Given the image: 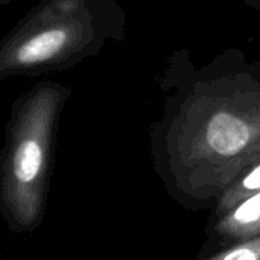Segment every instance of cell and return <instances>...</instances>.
I'll list each match as a JSON object with an SVG mask.
<instances>
[{
	"label": "cell",
	"instance_id": "5b68a950",
	"mask_svg": "<svg viewBox=\"0 0 260 260\" xmlns=\"http://www.w3.org/2000/svg\"><path fill=\"white\" fill-rule=\"evenodd\" d=\"M257 192H260V149L241 175L227 187L224 193H221L218 212L222 216Z\"/></svg>",
	"mask_w": 260,
	"mask_h": 260
},
{
	"label": "cell",
	"instance_id": "6da1fadb",
	"mask_svg": "<svg viewBox=\"0 0 260 260\" xmlns=\"http://www.w3.org/2000/svg\"><path fill=\"white\" fill-rule=\"evenodd\" d=\"M163 134L175 174L193 190L225 192L260 149V59L227 47L198 67L189 49L171 53Z\"/></svg>",
	"mask_w": 260,
	"mask_h": 260
},
{
	"label": "cell",
	"instance_id": "ba28073f",
	"mask_svg": "<svg viewBox=\"0 0 260 260\" xmlns=\"http://www.w3.org/2000/svg\"><path fill=\"white\" fill-rule=\"evenodd\" d=\"M12 2H15V0H0V5H2V6H6V5H9V3H12Z\"/></svg>",
	"mask_w": 260,
	"mask_h": 260
},
{
	"label": "cell",
	"instance_id": "52a82bcc",
	"mask_svg": "<svg viewBox=\"0 0 260 260\" xmlns=\"http://www.w3.org/2000/svg\"><path fill=\"white\" fill-rule=\"evenodd\" d=\"M242 2L247 3L250 8H253V9H256V11L260 12V0H242Z\"/></svg>",
	"mask_w": 260,
	"mask_h": 260
},
{
	"label": "cell",
	"instance_id": "7a4b0ae2",
	"mask_svg": "<svg viewBox=\"0 0 260 260\" xmlns=\"http://www.w3.org/2000/svg\"><path fill=\"white\" fill-rule=\"evenodd\" d=\"M117 0H40L0 43V79L69 70L123 41Z\"/></svg>",
	"mask_w": 260,
	"mask_h": 260
},
{
	"label": "cell",
	"instance_id": "277c9868",
	"mask_svg": "<svg viewBox=\"0 0 260 260\" xmlns=\"http://www.w3.org/2000/svg\"><path fill=\"white\" fill-rule=\"evenodd\" d=\"M218 232L230 239L247 241L260 236V192L221 216Z\"/></svg>",
	"mask_w": 260,
	"mask_h": 260
},
{
	"label": "cell",
	"instance_id": "8992f818",
	"mask_svg": "<svg viewBox=\"0 0 260 260\" xmlns=\"http://www.w3.org/2000/svg\"><path fill=\"white\" fill-rule=\"evenodd\" d=\"M209 260H260V236L242 241L239 245L232 247Z\"/></svg>",
	"mask_w": 260,
	"mask_h": 260
},
{
	"label": "cell",
	"instance_id": "3957f363",
	"mask_svg": "<svg viewBox=\"0 0 260 260\" xmlns=\"http://www.w3.org/2000/svg\"><path fill=\"white\" fill-rule=\"evenodd\" d=\"M72 90L55 81L30 87L14 105L2 180L3 209L18 230L35 227L41 216L53 134Z\"/></svg>",
	"mask_w": 260,
	"mask_h": 260
}]
</instances>
